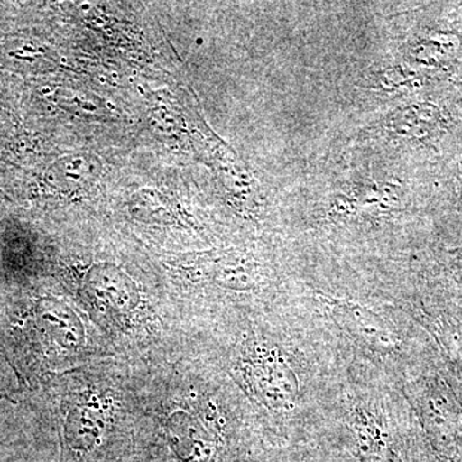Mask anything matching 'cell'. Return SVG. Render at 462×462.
Wrapping results in <instances>:
<instances>
[{
  "mask_svg": "<svg viewBox=\"0 0 462 462\" xmlns=\"http://www.w3.org/2000/svg\"><path fill=\"white\" fill-rule=\"evenodd\" d=\"M440 115L433 106H419L409 107L398 112L393 118H389L385 126L388 132H394L398 135L415 136L424 138L433 134L439 126Z\"/></svg>",
  "mask_w": 462,
  "mask_h": 462,
  "instance_id": "52a82bcc",
  "label": "cell"
},
{
  "mask_svg": "<svg viewBox=\"0 0 462 462\" xmlns=\"http://www.w3.org/2000/svg\"><path fill=\"white\" fill-rule=\"evenodd\" d=\"M84 291L100 315L117 322L132 315L139 302L135 285L114 267L90 270L85 278Z\"/></svg>",
  "mask_w": 462,
  "mask_h": 462,
  "instance_id": "3957f363",
  "label": "cell"
},
{
  "mask_svg": "<svg viewBox=\"0 0 462 462\" xmlns=\"http://www.w3.org/2000/svg\"><path fill=\"white\" fill-rule=\"evenodd\" d=\"M331 314L352 336L358 337L367 345L391 351L396 345L393 331L380 316L357 303L334 300L330 302Z\"/></svg>",
  "mask_w": 462,
  "mask_h": 462,
  "instance_id": "5b68a950",
  "label": "cell"
},
{
  "mask_svg": "<svg viewBox=\"0 0 462 462\" xmlns=\"http://www.w3.org/2000/svg\"><path fill=\"white\" fill-rule=\"evenodd\" d=\"M98 403L88 402L78 406L69 415L65 430L63 458L81 461L98 451L105 436V420Z\"/></svg>",
  "mask_w": 462,
  "mask_h": 462,
  "instance_id": "277c9868",
  "label": "cell"
},
{
  "mask_svg": "<svg viewBox=\"0 0 462 462\" xmlns=\"http://www.w3.org/2000/svg\"><path fill=\"white\" fill-rule=\"evenodd\" d=\"M216 415L203 413L196 418L189 412L170 413L165 420L167 446L179 462H214L217 451Z\"/></svg>",
  "mask_w": 462,
  "mask_h": 462,
  "instance_id": "7a4b0ae2",
  "label": "cell"
},
{
  "mask_svg": "<svg viewBox=\"0 0 462 462\" xmlns=\"http://www.w3.org/2000/svg\"><path fill=\"white\" fill-rule=\"evenodd\" d=\"M11 121H9L8 116L0 112V145L5 143V139L8 138L9 129H11Z\"/></svg>",
  "mask_w": 462,
  "mask_h": 462,
  "instance_id": "9c48e42d",
  "label": "cell"
},
{
  "mask_svg": "<svg viewBox=\"0 0 462 462\" xmlns=\"http://www.w3.org/2000/svg\"><path fill=\"white\" fill-rule=\"evenodd\" d=\"M216 284L234 291H247L257 282L256 267L242 263H224L215 270Z\"/></svg>",
  "mask_w": 462,
  "mask_h": 462,
  "instance_id": "ba28073f",
  "label": "cell"
},
{
  "mask_svg": "<svg viewBox=\"0 0 462 462\" xmlns=\"http://www.w3.org/2000/svg\"><path fill=\"white\" fill-rule=\"evenodd\" d=\"M351 416L356 451L361 462H403L391 436L373 413L356 407Z\"/></svg>",
  "mask_w": 462,
  "mask_h": 462,
  "instance_id": "8992f818",
  "label": "cell"
},
{
  "mask_svg": "<svg viewBox=\"0 0 462 462\" xmlns=\"http://www.w3.org/2000/svg\"><path fill=\"white\" fill-rule=\"evenodd\" d=\"M236 374L249 396L275 412L294 409L300 383L287 356L281 348L267 343H254L243 352Z\"/></svg>",
  "mask_w": 462,
  "mask_h": 462,
  "instance_id": "6da1fadb",
  "label": "cell"
}]
</instances>
